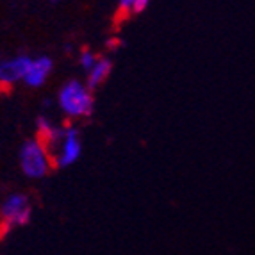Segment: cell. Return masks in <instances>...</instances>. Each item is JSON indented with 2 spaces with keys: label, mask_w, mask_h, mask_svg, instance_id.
Listing matches in <instances>:
<instances>
[{
  "label": "cell",
  "mask_w": 255,
  "mask_h": 255,
  "mask_svg": "<svg viewBox=\"0 0 255 255\" xmlns=\"http://www.w3.org/2000/svg\"><path fill=\"white\" fill-rule=\"evenodd\" d=\"M59 107L70 118H86L93 113V95L81 81H68L59 91Z\"/></svg>",
  "instance_id": "obj_1"
},
{
  "label": "cell",
  "mask_w": 255,
  "mask_h": 255,
  "mask_svg": "<svg viewBox=\"0 0 255 255\" xmlns=\"http://www.w3.org/2000/svg\"><path fill=\"white\" fill-rule=\"evenodd\" d=\"M52 164V155L47 145L39 141L38 137L25 141L20 148V168L25 177L29 179H43L48 175Z\"/></svg>",
  "instance_id": "obj_2"
},
{
  "label": "cell",
  "mask_w": 255,
  "mask_h": 255,
  "mask_svg": "<svg viewBox=\"0 0 255 255\" xmlns=\"http://www.w3.org/2000/svg\"><path fill=\"white\" fill-rule=\"evenodd\" d=\"M48 152H50L54 164L59 166V168H66V166L75 164L82 153V143H81V136H79V130L75 127L61 128L59 136L52 143Z\"/></svg>",
  "instance_id": "obj_3"
},
{
  "label": "cell",
  "mask_w": 255,
  "mask_h": 255,
  "mask_svg": "<svg viewBox=\"0 0 255 255\" xmlns=\"http://www.w3.org/2000/svg\"><path fill=\"white\" fill-rule=\"evenodd\" d=\"M30 213H32V207H30L29 196L23 195V193H13L5 198V202L0 207V216L4 221V227H21L29 223Z\"/></svg>",
  "instance_id": "obj_4"
},
{
  "label": "cell",
  "mask_w": 255,
  "mask_h": 255,
  "mask_svg": "<svg viewBox=\"0 0 255 255\" xmlns=\"http://www.w3.org/2000/svg\"><path fill=\"white\" fill-rule=\"evenodd\" d=\"M32 57L29 55H14L11 59L0 61V86H13L14 82H23Z\"/></svg>",
  "instance_id": "obj_5"
},
{
  "label": "cell",
  "mask_w": 255,
  "mask_h": 255,
  "mask_svg": "<svg viewBox=\"0 0 255 255\" xmlns=\"http://www.w3.org/2000/svg\"><path fill=\"white\" fill-rule=\"evenodd\" d=\"M52 68H54V63H52L50 57L39 55V57L30 61L29 70H27L25 77H23V84L29 86V88H39V86L47 82Z\"/></svg>",
  "instance_id": "obj_6"
},
{
  "label": "cell",
  "mask_w": 255,
  "mask_h": 255,
  "mask_svg": "<svg viewBox=\"0 0 255 255\" xmlns=\"http://www.w3.org/2000/svg\"><path fill=\"white\" fill-rule=\"evenodd\" d=\"M111 70H113V63H111L107 57H100V59L95 63L93 68L88 72V82H86V86H88L90 90L98 88V86L109 77Z\"/></svg>",
  "instance_id": "obj_7"
},
{
  "label": "cell",
  "mask_w": 255,
  "mask_h": 255,
  "mask_svg": "<svg viewBox=\"0 0 255 255\" xmlns=\"http://www.w3.org/2000/svg\"><path fill=\"white\" fill-rule=\"evenodd\" d=\"M36 127H38V139L43 141V143L47 145V148H50L52 143H54V141L57 139V136H59L61 128L55 127L50 120L45 118V116H39L38 122H36Z\"/></svg>",
  "instance_id": "obj_8"
},
{
  "label": "cell",
  "mask_w": 255,
  "mask_h": 255,
  "mask_svg": "<svg viewBox=\"0 0 255 255\" xmlns=\"http://www.w3.org/2000/svg\"><path fill=\"white\" fill-rule=\"evenodd\" d=\"M97 61H98V57L91 50H84L81 54V57H79V63H81V66L86 70V72H90V70L95 66V63H97Z\"/></svg>",
  "instance_id": "obj_9"
},
{
  "label": "cell",
  "mask_w": 255,
  "mask_h": 255,
  "mask_svg": "<svg viewBox=\"0 0 255 255\" xmlns=\"http://www.w3.org/2000/svg\"><path fill=\"white\" fill-rule=\"evenodd\" d=\"M150 0H134V5H132V13H143L146 7H148Z\"/></svg>",
  "instance_id": "obj_10"
},
{
  "label": "cell",
  "mask_w": 255,
  "mask_h": 255,
  "mask_svg": "<svg viewBox=\"0 0 255 255\" xmlns=\"http://www.w3.org/2000/svg\"><path fill=\"white\" fill-rule=\"evenodd\" d=\"M134 0H118V9L122 13H132Z\"/></svg>",
  "instance_id": "obj_11"
},
{
  "label": "cell",
  "mask_w": 255,
  "mask_h": 255,
  "mask_svg": "<svg viewBox=\"0 0 255 255\" xmlns=\"http://www.w3.org/2000/svg\"><path fill=\"white\" fill-rule=\"evenodd\" d=\"M120 39H109V48H116L120 45Z\"/></svg>",
  "instance_id": "obj_12"
},
{
  "label": "cell",
  "mask_w": 255,
  "mask_h": 255,
  "mask_svg": "<svg viewBox=\"0 0 255 255\" xmlns=\"http://www.w3.org/2000/svg\"><path fill=\"white\" fill-rule=\"evenodd\" d=\"M54 2H55V0H54Z\"/></svg>",
  "instance_id": "obj_13"
}]
</instances>
